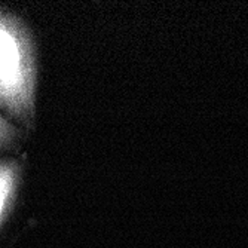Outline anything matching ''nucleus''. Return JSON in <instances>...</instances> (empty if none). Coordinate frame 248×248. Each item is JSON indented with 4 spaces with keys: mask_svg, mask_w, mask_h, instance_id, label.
<instances>
[{
    "mask_svg": "<svg viewBox=\"0 0 248 248\" xmlns=\"http://www.w3.org/2000/svg\"><path fill=\"white\" fill-rule=\"evenodd\" d=\"M24 175V161L18 157L0 161V226L11 214Z\"/></svg>",
    "mask_w": 248,
    "mask_h": 248,
    "instance_id": "2",
    "label": "nucleus"
},
{
    "mask_svg": "<svg viewBox=\"0 0 248 248\" xmlns=\"http://www.w3.org/2000/svg\"><path fill=\"white\" fill-rule=\"evenodd\" d=\"M39 51L31 27L0 5V113L29 131L36 128Z\"/></svg>",
    "mask_w": 248,
    "mask_h": 248,
    "instance_id": "1",
    "label": "nucleus"
},
{
    "mask_svg": "<svg viewBox=\"0 0 248 248\" xmlns=\"http://www.w3.org/2000/svg\"><path fill=\"white\" fill-rule=\"evenodd\" d=\"M22 135H24V132L15 124H12V121H9L6 116L0 113V152L9 150L18 146Z\"/></svg>",
    "mask_w": 248,
    "mask_h": 248,
    "instance_id": "3",
    "label": "nucleus"
}]
</instances>
